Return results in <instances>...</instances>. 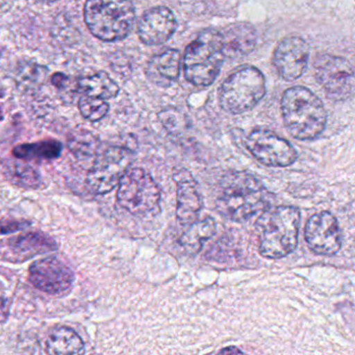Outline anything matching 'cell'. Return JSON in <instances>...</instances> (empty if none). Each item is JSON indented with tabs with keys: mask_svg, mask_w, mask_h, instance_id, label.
<instances>
[{
	"mask_svg": "<svg viewBox=\"0 0 355 355\" xmlns=\"http://www.w3.org/2000/svg\"><path fill=\"white\" fill-rule=\"evenodd\" d=\"M9 303L6 299L0 298V323L7 321L9 318Z\"/></svg>",
	"mask_w": 355,
	"mask_h": 355,
	"instance_id": "obj_27",
	"label": "cell"
},
{
	"mask_svg": "<svg viewBox=\"0 0 355 355\" xmlns=\"http://www.w3.org/2000/svg\"><path fill=\"white\" fill-rule=\"evenodd\" d=\"M84 15L93 36L114 42L130 34L136 12L132 0H87Z\"/></svg>",
	"mask_w": 355,
	"mask_h": 355,
	"instance_id": "obj_4",
	"label": "cell"
},
{
	"mask_svg": "<svg viewBox=\"0 0 355 355\" xmlns=\"http://www.w3.org/2000/svg\"><path fill=\"white\" fill-rule=\"evenodd\" d=\"M219 36L224 57L232 60L245 57L257 45V33L246 24L228 26L219 33Z\"/></svg>",
	"mask_w": 355,
	"mask_h": 355,
	"instance_id": "obj_17",
	"label": "cell"
},
{
	"mask_svg": "<svg viewBox=\"0 0 355 355\" xmlns=\"http://www.w3.org/2000/svg\"><path fill=\"white\" fill-rule=\"evenodd\" d=\"M78 109H80V114L87 120L96 122L107 115L110 107L109 103L105 99L83 95L78 101Z\"/></svg>",
	"mask_w": 355,
	"mask_h": 355,
	"instance_id": "obj_25",
	"label": "cell"
},
{
	"mask_svg": "<svg viewBox=\"0 0 355 355\" xmlns=\"http://www.w3.org/2000/svg\"><path fill=\"white\" fill-rule=\"evenodd\" d=\"M46 346L49 354H82L85 352V344L80 336L66 326H59L51 332Z\"/></svg>",
	"mask_w": 355,
	"mask_h": 355,
	"instance_id": "obj_19",
	"label": "cell"
},
{
	"mask_svg": "<svg viewBox=\"0 0 355 355\" xmlns=\"http://www.w3.org/2000/svg\"><path fill=\"white\" fill-rule=\"evenodd\" d=\"M30 280L39 290L49 294L58 295L67 292L71 288L74 274L60 259L45 257L31 265Z\"/></svg>",
	"mask_w": 355,
	"mask_h": 355,
	"instance_id": "obj_12",
	"label": "cell"
},
{
	"mask_svg": "<svg viewBox=\"0 0 355 355\" xmlns=\"http://www.w3.org/2000/svg\"><path fill=\"white\" fill-rule=\"evenodd\" d=\"M224 58L219 32L205 31L187 47L184 76L195 86H209L219 74Z\"/></svg>",
	"mask_w": 355,
	"mask_h": 355,
	"instance_id": "obj_5",
	"label": "cell"
},
{
	"mask_svg": "<svg viewBox=\"0 0 355 355\" xmlns=\"http://www.w3.org/2000/svg\"><path fill=\"white\" fill-rule=\"evenodd\" d=\"M130 157V151L121 147H111L98 155L87 178L91 190L97 194L111 192L128 169Z\"/></svg>",
	"mask_w": 355,
	"mask_h": 355,
	"instance_id": "obj_10",
	"label": "cell"
},
{
	"mask_svg": "<svg viewBox=\"0 0 355 355\" xmlns=\"http://www.w3.org/2000/svg\"><path fill=\"white\" fill-rule=\"evenodd\" d=\"M62 144L58 141L47 140L32 144H22L13 149L17 159H57L61 155Z\"/></svg>",
	"mask_w": 355,
	"mask_h": 355,
	"instance_id": "obj_22",
	"label": "cell"
},
{
	"mask_svg": "<svg viewBox=\"0 0 355 355\" xmlns=\"http://www.w3.org/2000/svg\"><path fill=\"white\" fill-rule=\"evenodd\" d=\"M220 353H242V351L239 350L236 347H232V348L223 349V350L220 351Z\"/></svg>",
	"mask_w": 355,
	"mask_h": 355,
	"instance_id": "obj_28",
	"label": "cell"
},
{
	"mask_svg": "<svg viewBox=\"0 0 355 355\" xmlns=\"http://www.w3.org/2000/svg\"><path fill=\"white\" fill-rule=\"evenodd\" d=\"M245 146L255 159L270 167H288L298 157L293 145L271 130H253L245 140Z\"/></svg>",
	"mask_w": 355,
	"mask_h": 355,
	"instance_id": "obj_8",
	"label": "cell"
},
{
	"mask_svg": "<svg viewBox=\"0 0 355 355\" xmlns=\"http://www.w3.org/2000/svg\"><path fill=\"white\" fill-rule=\"evenodd\" d=\"M28 225V223L17 221V220H3V221H0V232L1 234H9V232L24 230Z\"/></svg>",
	"mask_w": 355,
	"mask_h": 355,
	"instance_id": "obj_26",
	"label": "cell"
},
{
	"mask_svg": "<svg viewBox=\"0 0 355 355\" xmlns=\"http://www.w3.org/2000/svg\"><path fill=\"white\" fill-rule=\"evenodd\" d=\"M282 111L286 130L298 140H313L325 130L327 114L323 103L304 87H293L286 91Z\"/></svg>",
	"mask_w": 355,
	"mask_h": 355,
	"instance_id": "obj_3",
	"label": "cell"
},
{
	"mask_svg": "<svg viewBox=\"0 0 355 355\" xmlns=\"http://www.w3.org/2000/svg\"><path fill=\"white\" fill-rule=\"evenodd\" d=\"M180 53L176 49L155 55L147 65V78L159 87H169L180 76Z\"/></svg>",
	"mask_w": 355,
	"mask_h": 355,
	"instance_id": "obj_18",
	"label": "cell"
},
{
	"mask_svg": "<svg viewBox=\"0 0 355 355\" xmlns=\"http://www.w3.org/2000/svg\"><path fill=\"white\" fill-rule=\"evenodd\" d=\"M265 78L254 67H244L230 74L219 91L220 105L227 113L250 111L265 96Z\"/></svg>",
	"mask_w": 355,
	"mask_h": 355,
	"instance_id": "obj_7",
	"label": "cell"
},
{
	"mask_svg": "<svg viewBox=\"0 0 355 355\" xmlns=\"http://www.w3.org/2000/svg\"><path fill=\"white\" fill-rule=\"evenodd\" d=\"M40 1H44V3H53V1H57V0H40Z\"/></svg>",
	"mask_w": 355,
	"mask_h": 355,
	"instance_id": "obj_29",
	"label": "cell"
},
{
	"mask_svg": "<svg viewBox=\"0 0 355 355\" xmlns=\"http://www.w3.org/2000/svg\"><path fill=\"white\" fill-rule=\"evenodd\" d=\"M309 49L300 37H288L276 47L273 64L279 76L288 82L300 78L309 61Z\"/></svg>",
	"mask_w": 355,
	"mask_h": 355,
	"instance_id": "obj_13",
	"label": "cell"
},
{
	"mask_svg": "<svg viewBox=\"0 0 355 355\" xmlns=\"http://www.w3.org/2000/svg\"><path fill=\"white\" fill-rule=\"evenodd\" d=\"M176 184V218L180 225L194 223L202 209V199L198 192L196 180L187 169H180L173 175Z\"/></svg>",
	"mask_w": 355,
	"mask_h": 355,
	"instance_id": "obj_15",
	"label": "cell"
},
{
	"mask_svg": "<svg viewBox=\"0 0 355 355\" xmlns=\"http://www.w3.org/2000/svg\"><path fill=\"white\" fill-rule=\"evenodd\" d=\"M3 119V115H1V109H0V120Z\"/></svg>",
	"mask_w": 355,
	"mask_h": 355,
	"instance_id": "obj_30",
	"label": "cell"
},
{
	"mask_svg": "<svg viewBox=\"0 0 355 355\" xmlns=\"http://www.w3.org/2000/svg\"><path fill=\"white\" fill-rule=\"evenodd\" d=\"M69 148L78 159H88L96 155L98 141L90 132H76L69 139Z\"/></svg>",
	"mask_w": 355,
	"mask_h": 355,
	"instance_id": "obj_23",
	"label": "cell"
},
{
	"mask_svg": "<svg viewBox=\"0 0 355 355\" xmlns=\"http://www.w3.org/2000/svg\"><path fill=\"white\" fill-rule=\"evenodd\" d=\"M174 14L168 8L157 7L144 14L139 22L138 35L147 45H159L169 40L176 30Z\"/></svg>",
	"mask_w": 355,
	"mask_h": 355,
	"instance_id": "obj_16",
	"label": "cell"
},
{
	"mask_svg": "<svg viewBox=\"0 0 355 355\" xmlns=\"http://www.w3.org/2000/svg\"><path fill=\"white\" fill-rule=\"evenodd\" d=\"M300 211L295 207H269L257 221L259 254L279 259L291 254L298 245Z\"/></svg>",
	"mask_w": 355,
	"mask_h": 355,
	"instance_id": "obj_2",
	"label": "cell"
},
{
	"mask_svg": "<svg viewBox=\"0 0 355 355\" xmlns=\"http://www.w3.org/2000/svg\"><path fill=\"white\" fill-rule=\"evenodd\" d=\"M305 240L309 248L320 255H334L342 246L338 222L329 211H320L307 220Z\"/></svg>",
	"mask_w": 355,
	"mask_h": 355,
	"instance_id": "obj_11",
	"label": "cell"
},
{
	"mask_svg": "<svg viewBox=\"0 0 355 355\" xmlns=\"http://www.w3.org/2000/svg\"><path fill=\"white\" fill-rule=\"evenodd\" d=\"M188 230L180 236V243L188 254H197L202 249L205 241L215 234L216 222L211 217H205L187 226Z\"/></svg>",
	"mask_w": 355,
	"mask_h": 355,
	"instance_id": "obj_20",
	"label": "cell"
},
{
	"mask_svg": "<svg viewBox=\"0 0 355 355\" xmlns=\"http://www.w3.org/2000/svg\"><path fill=\"white\" fill-rule=\"evenodd\" d=\"M57 245L53 239L41 232H28L14 236L1 243L0 255L3 259L22 263L36 255L55 250Z\"/></svg>",
	"mask_w": 355,
	"mask_h": 355,
	"instance_id": "obj_14",
	"label": "cell"
},
{
	"mask_svg": "<svg viewBox=\"0 0 355 355\" xmlns=\"http://www.w3.org/2000/svg\"><path fill=\"white\" fill-rule=\"evenodd\" d=\"M315 73L329 98L345 101L352 94L354 72L351 64L344 58L319 55L315 60Z\"/></svg>",
	"mask_w": 355,
	"mask_h": 355,
	"instance_id": "obj_9",
	"label": "cell"
},
{
	"mask_svg": "<svg viewBox=\"0 0 355 355\" xmlns=\"http://www.w3.org/2000/svg\"><path fill=\"white\" fill-rule=\"evenodd\" d=\"M78 86L84 95L98 97L105 101L114 98L119 92L118 85L110 78L109 74L103 71L80 78Z\"/></svg>",
	"mask_w": 355,
	"mask_h": 355,
	"instance_id": "obj_21",
	"label": "cell"
},
{
	"mask_svg": "<svg viewBox=\"0 0 355 355\" xmlns=\"http://www.w3.org/2000/svg\"><path fill=\"white\" fill-rule=\"evenodd\" d=\"M6 171L9 174L10 180H12V182L16 180L18 186L34 188L40 182V176L36 170L26 164L11 162L10 165L7 166Z\"/></svg>",
	"mask_w": 355,
	"mask_h": 355,
	"instance_id": "obj_24",
	"label": "cell"
},
{
	"mask_svg": "<svg viewBox=\"0 0 355 355\" xmlns=\"http://www.w3.org/2000/svg\"><path fill=\"white\" fill-rule=\"evenodd\" d=\"M272 195L248 172H230L222 178L218 192L217 209L234 222L251 219L270 207Z\"/></svg>",
	"mask_w": 355,
	"mask_h": 355,
	"instance_id": "obj_1",
	"label": "cell"
},
{
	"mask_svg": "<svg viewBox=\"0 0 355 355\" xmlns=\"http://www.w3.org/2000/svg\"><path fill=\"white\" fill-rule=\"evenodd\" d=\"M117 200L128 213L140 217L155 216L161 211V191L150 174L141 168L124 172L118 184Z\"/></svg>",
	"mask_w": 355,
	"mask_h": 355,
	"instance_id": "obj_6",
	"label": "cell"
}]
</instances>
